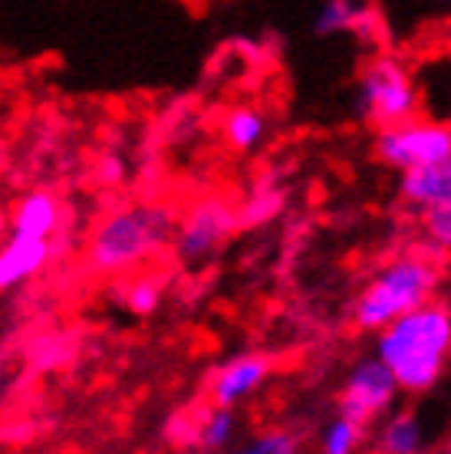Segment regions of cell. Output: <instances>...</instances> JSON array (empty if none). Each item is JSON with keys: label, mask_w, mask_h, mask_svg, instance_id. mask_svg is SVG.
I'll return each instance as SVG.
<instances>
[{"label": "cell", "mask_w": 451, "mask_h": 454, "mask_svg": "<svg viewBox=\"0 0 451 454\" xmlns=\"http://www.w3.org/2000/svg\"><path fill=\"white\" fill-rule=\"evenodd\" d=\"M281 201H283L281 192H257L248 205L237 211V224H260V221H267V217L277 215Z\"/></svg>", "instance_id": "19"}, {"label": "cell", "mask_w": 451, "mask_h": 454, "mask_svg": "<svg viewBox=\"0 0 451 454\" xmlns=\"http://www.w3.org/2000/svg\"><path fill=\"white\" fill-rule=\"evenodd\" d=\"M123 303H125V309H132L136 317L155 313L158 303H162V280H158V277H136V280L123 290Z\"/></svg>", "instance_id": "17"}, {"label": "cell", "mask_w": 451, "mask_h": 454, "mask_svg": "<svg viewBox=\"0 0 451 454\" xmlns=\"http://www.w3.org/2000/svg\"><path fill=\"white\" fill-rule=\"evenodd\" d=\"M178 454H194V451H178Z\"/></svg>", "instance_id": "24"}, {"label": "cell", "mask_w": 451, "mask_h": 454, "mask_svg": "<svg viewBox=\"0 0 451 454\" xmlns=\"http://www.w3.org/2000/svg\"><path fill=\"white\" fill-rule=\"evenodd\" d=\"M234 425H237L234 411L211 409L202 419V425H198V444H202L204 451H218V448H225V444L234 438Z\"/></svg>", "instance_id": "16"}, {"label": "cell", "mask_w": 451, "mask_h": 454, "mask_svg": "<svg viewBox=\"0 0 451 454\" xmlns=\"http://www.w3.org/2000/svg\"><path fill=\"white\" fill-rule=\"evenodd\" d=\"M451 356V309L439 300L412 309L376 333V359L392 372L399 392H429Z\"/></svg>", "instance_id": "1"}, {"label": "cell", "mask_w": 451, "mask_h": 454, "mask_svg": "<svg viewBox=\"0 0 451 454\" xmlns=\"http://www.w3.org/2000/svg\"><path fill=\"white\" fill-rule=\"evenodd\" d=\"M46 261H50V240L11 234L0 244V290H13V286L27 284L30 277L44 270Z\"/></svg>", "instance_id": "9"}, {"label": "cell", "mask_w": 451, "mask_h": 454, "mask_svg": "<svg viewBox=\"0 0 451 454\" xmlns=\"http://www.w3.org/2000/svg\"><path fill=\"white\" fill-rule=\"evenodd\" d=\"M445 125H448V132H451V119H448V122H445Z\"/></svg>", "instance_id": "23"}, {"label": "cell", "mask_w": 451, "mask_h": 454, "mask_svg": "<svg viewBox=\"0 0 451 454\" xmlns=\"http://www.w3.org/2000/svg\"><path fill=\"white\" fill-rule=\"evenodd\" d=\"M360 113L383 129L412 122L422 113V96L406 63L395 57L369 59L360 73Z\"/></svg>", "instance_id": "4"}, {"label": "cell", "mask_w": 451, "mask_h": 454, "mask_svg": "<svg viewBox=\"0 0 451 454\" xmlns=\"http://www.w3.org/2000/svg\"><path fill=\"white\" fill-rule=\"evenodd\" d=\"M175 234V215L165 205H129L106 217L90 240L96 270L123 273L152 257Z\"/></svg>", "instance_id": "3"}, {"label": "cell", "mask_w": 451, "mask_h": 454, "mask_svg": "<svg viewBox=\"0 0 451 454\" xmlns=\"http://www.w3.org/2000/svg\"><path fill=\"white\" fill-rule=\"evenodd\" d=\"M234 454H297V438L290 432H267Z\"/></svg>", "instance_id": "20"}, {"label": "cell", "mask_w": 451, "mask_h": 454, "mask_svg": "<svg viewBox=\"0 0 451 454\" xmlns=\"http://www.w3.org/2000/svg\"><path fill=\"white\" fill-rule=\"evenodd\" d=\"M376 155L383 165L395 171H418L431 168L451 159V132L445 122L435 119H412V122L392 125L376 132Z\"/></svg>", "instance_id": "5"}, {"label": "cell", "mask_w": 451, "mask_h": 454, "mask_svg": "<svg viewBox=\"0 0 451 454\" xmlns=\"http://www.w3.org/2000/svg\"><path fill=\"white\" fill-rule=\"evenodd\" d=\"M273 359L264 352H244L231 363H225L215 372L208 395H211V409H227L234 411V405H241L244 398H250L264 386V379L271 375Z\"/></svg>", "instance_id": "8"}, {"label": "cell", "mask_w": 451, "mask_h": 454, "mask_svg": "<svg viewBox=\"0 0 451 454\" xmlns=\"http://www.w3.org/2000/svg\"><path fill=\"white\" fill-rule=\"evenodd\" d=\"M399 194L408 207H415L418 215L451 201V159L441 161V165H431V168L406 171L399 178Z\"/></svg>", "instance_id": "11"}, {"label": "cell", "mask_w": 451, "mask_h": 454, "mask_svg": "<svg viewBox=\"0 0 451 454\" xmlns=\"http://www.w3.org/2000/svg\"><path fill=\"white\" fill-rule=\"evenodd\" d=\"M399 386H395L392 372L385 369L379 359H362L352 365V372L346 375V382L339 388V415L360 421L362 428L369 421L383 419L385 411L395 405Z\"/></svg>", "instance_id": "7"}, {"label": "cell", "mask_w": 451, "mask_h": 454, "mask_svg": "<svg viewBox=\"0 0 451 454\" xmlns=\"http://www.w3.org/2000/svg\"><path fill=\"white\" fill-rule=\"evenodd\" d=\"M237 227V207H231L225 198H204L175 224V250L181 261L198 263L211 257Z\"/></svg>", "instance_id": "6"}, {"label": "cell", "mask_w": 451, "mask_h": 454, "mask_svg": "<svg viewBox=\"0 0 451 454\" xmlns=\"http://www.w3.org/2000/svg\"><path fill=\"white\" fill-rule=\"evenodd\" d=\"M422 231L431 250H451V201L422 211Z\"/></svg>", "instance_id": "18"}, {"label": "cell", "mask_w": 451, "mask_h": 454, "mask_svg": "<svg viewBox=\"0 0 451 454\" xmlns=\"http://www.w3.org/2000/svg\"><path fill=\"white\" fill-rule=\"evenodd\" d=\"M441 454H451V438L445 442V448H441Z\"/></svg>", "instance_id": "22"}, {"label": "cell", "mask_w": 451, "mask_h": 454, "mask_svg": "<svg viewBox=\"0 0 451 454\" xmlns=\"http://www.w3.org/2000/svg\"><path fill=\"white\" fill-rule=\"evenodd\" d=\"M0 386H4V349H0Z\"/></svg>", "instance_id": "21"}, {"label": "cell", "mask_w": 451, "mask_h": 454, "mask_svg": "<svg viewBox=\"0 0 451 454\" xmlns=\"http://www.w3.org/2000/svg\"><path fill=\"white\" fill-rule=\"evenodd\" d=\"M376 451L379 454H425V428L415 411H395L376 434Z\"/></svg>", "instance_id": "13"}, {"label": "cell", "mask_w": 451, "mask_h": 454, "mask_svg": "<svg viewBox=\"0 0 451 454\" xmlns=\"http://www.w3.org/2000/svg\"><path fill=\"white\" fill-rule=\"evenodd\" d=\"M362 442H366V428H362L360 421L346 419V415H336V419L323 428L320 454H356Z\"/></svg>", "instance_id": "15"}, {"label": "cell", "mask_w": 451, "mask_h": 454, "mask_svg": "<svg viewBox=\"0 0 451 454\" xmlns=\"http://www.w3.org/2000/svg\"><path fill=\"white\" fill-rule=\"evenodd\" d=\"M267 138V115L254 106H237L225 115V142L234 152H250Z\"/></svg>", "instance_id": "14"}, {"label": "cell", "mask_w": 451, "mask_h": 454, "mask_svg": "<svg viewBox=\"0 0 451 454\" xmlns=\"http://www.w3.org/2000/svg\"><path fill=\"white\" fill-rule=\"evenodd\" d=\"M441 280L439 250H408L379 267L352 303V323L360 333H383L389 323L435 300Z\"/></svg>", "instance_id": "2"}, {"label": "cell", "mask_w": 451, "mask_h": 454, "mask_svg": "<svg viewBox=\"0 0 451 454\" xmlns=\"http://www.w3.org/2000/svg\"><path fill=\"white\" fill-rule=\"evenodd\" d=\"M59 224V201L50 192H30L13 211V234L50 240Z\"/></svg>", "instance_id": "12"}, {"label": "cell", "mask_w": 451, "mask_h": 454, "mask_svg": "<svg viewBox=\"0 0 451 454\" xmlns=\"http://www.w3.org/2000/svg\"><path fill=\"white\" fill-rule=\"evenodd\" d=\"M376 27H379V17H376L373 7H366V4H352V0H327V4L316 11L313 34L320 36V40L336 36V34L373 36Z\"/></svg>", "instance_id": "10"}]
</instances>
